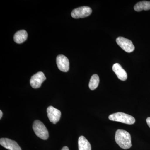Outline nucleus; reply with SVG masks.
I'll use <instances>...</instances> for the list:
<instances>
[{
    "label": "nucleus",
    "mask_w": 150,
    "mask_h": 150,
    "mask_svg": "<svg viewBox=\"0 0 150 150\" xmlns=\"http://www.w3.org/2000/svg\"><path fill=\"white\" fill-rule=\"evenodd\" d=\"M115 141L118 146L123 149H128L132 146L131 136L125 130H117L115 133Z\"/></svg>",
    "instance_id": "nucleus-1"
},
{
    "label": "nucleus",
    "mask_w": 150,
    "mask_h": 150,
    "mask_svg": "<svg viewBox=\"0 0 150 150\" xmlns=\"http://www.w3.org/2000/svg\"><path fill=\"white\" fill-rule=\"evenodd\" d=\"M108 118L111 121H117L129 125L134 124L136 121L135 118L133 116L121 112L111 114L109 115Z\"/></svg>",
    "instance_id": "nucleus-2"
},
{
    "label": "nucleus",
    "mask_w": 150,
    "mask_h": 150,
    "mask_svg": "<svg viewBox=\"0 0 150 150\" xmlns=\"http://www.w3.org/2000/svg\"><path fill=\"white\" fill-rule=\"evenodd\" d=\"M33 129L35 135L42 139L46 140L48 139L49 134L47 128L41 121L36 120L34 121L33 126Z\"/></svg>",
    "instance_id": "nucleus-3"
},
{
    "label": "nucleus",
    "mask_w": 150,
    "mask_h": 150,
    "mask_svg": "<svg viewBox=\"0 0 150 150\" xmlns=\"http://www.w3.org/2000/svg\"><path fill=\"white\" fill-rule=\"evenodd\" d=\"M92 12V10L89 7L82 6L73 10L71 15L74 18H84L89 16Z\"/></svg>",
    "instance_id": "nucleus-4"
},
{
    "label": "nucleus",
    "mask_w": 150,
    "mask_h": 150,
    "mask_svg": "<svg viewBox=\"0 0 150 150\" xmlns=\"http://www.w3.org/2000/svg\"><path fill=\"white\" fill-rule=\"evenodd\" d=\"M116 41L118 46L127 53H131L135 49V46L132 41L125 38H117Z\"/></svg>",
    "instance_id": "nucleus-5"
},
{
    "label": "nucleus",
    "mask_w": 150,
    "mask_h": 150,
    "mask_svg": "<svg viewBox=\"0 0 150 150\" xmlns=\"http://www.w3.org/2000/svg\"><path fill=\"white\" fill-rule=\"evenodd\" d=\"M46 80L44 74L42 72H38L31 77L30 79V86L33 88H39Z\"/></svg>",
    "instance_id": "nucleus-6"
},
{
    "label": "nucleus",
    "mask_w": 150,
    "mask_h": 150,
    "mask_svg": "<svg viewBox=\"0 0 150 150\" xmlns=\"http://www.w3.org/2000/svg\"><path fill=\"white\" fill-rule=\"evenodd\" d=\"M56 64L60 71L67 72L69 70V62L66 56L59 55L56 58Z\"/></svg>",
    "instance_id": "nucleus-7"
},
{
    "label": "nucleus",
    "mask_w": 150,
    "mask_h": 150,
    "mask_svg": "<svg viewBox=\"0 0 150 150\" xmlns=\"http://www.w3.org/2000/svg\"><path fill=\"white\" fill-rule=\"evenodd\" d=\"M47 115L51 123L56 124L60 120L61 112L58 109L52 106H49L47 109Z\"/></svg>",
    "instance_id": "nucleus-8"
},
{
    "label": "nucleus",
    "mask_w": 150,
    "mask_h": 150,
    "mask_svg": "<svg viewBox=\"0 0 150 150\" xmlns=\"http://www.w3.org/2000/svg\"><path fill=\"white\" fill-rule=\"evenodd\" d=\"M0 144L8 150H21V148L15 141L7 138L1 139Z\"/></svg>",
    "instance_id": "nucleus-9"
},
{
    "label": "nucleus",
    "mask_w": 150,
    "mask_h": 150,
    "mask_svg": "<svg viewBox=\"0 0 150 150\" xmlns=\"http://www.w3.org/2000/svg\"><path fill=\"white\" fill-rule=\"evenodd\" d=\"M112 69L119 79L122 81L126 80L127 79V73L120 64L118 63L114 64L112 66Z\"/></svg>",
    "instance_id": "nucleus-10"
},
{
    "label": "nucleus",
    "mask_w": 150,
    "mask_h": 150,
    "mask_svg": "<svg viewBox=\"0 0 150 150\" xmlns=\"http://www.w3.org/2000/svg\"><path fill=\"white\" fill-rule=\"evenodd\" d=\"M27 38V32L24 30H22L18 31L15 34L14 36V40L16 43L20 44L25 41Z\"/></svg>",
    "instance_id": "nucleus-11"
},
{
    "label": "nucleus",
    "mask_w": 150,
    "mask_h": 150,
    "mask_svg": "<svg viewBox=\"0 0 150 150\" xmlns=\"http://www.w3.org/2000/svg\"><path fill=\"white\" fill-rule=\"evenodd\" d=\"M79 150H91V145L83 136H81L78 141Z\"/></svg>",
    "instance_id": "nucleus-12"
},
{
    "label": "nucleus",
    "mask_w": 150,
    "mask_h": 150,
    "mask_svg": "<svg viewBox=\"0 0 150 150\" xmlns=\"http://www.w3.org/2000/svg\"><path fill=\"white\" fill-rule=\"evenodd\" d=\"M134 9L136 11L140 12L143 10H150V1H142L137 3L134 7Z\"/></svg>",
    "instance_id": "nucleus-13"
},
{
    "label": "nucleus",
    "mask_w": 150,
    "mask_h": 150,
    "mask_svg": "<svg viewBox=\"0 0 150 150\" xmlns=\"http://www.w3.org/2000/svg\"><path fill=\"white\" fill-rule=\"evenodd\" d=\"M99 78L98 75L94 74L92 76L89 83V87L91 90L96 89L99 83Z\"/></svg>",
    "instance_id": "nucleus-14"
},
{
    "label": "nucleus",
    "mask_w": 150,
    "mask_h": 150,
    "mask_svg": "<svg viewBox=\"0 0 150 150\" xmlns=\"http://www.w3.org/2000/svg\"><path fill=\"white\" fill-rule=\"evenodd\" d=\"M146 122L148 126L150 128V117H148L146 119Z\"/></svg>",
    "instance_id": "nucleus-15"
},
{
    "label": "nucleus",
    "mask_w": 150,
    "mask_h": 150,
    "mask_svg": "<svg viewBox=\"0 0 150 150\" xmlns=\"http://www.w3.org/2000/svg\"><path fill=\"white\" fill-rule=\"evenodd\" d=\"M62 150H69V148L67 146H64L63 148V149H62Z\"/></svg>",
    "instance_id": "nucleus-16"
},
{
    "label": "nucleus",
    "mask_w": 150,
    "mask_h": 150,
    "mask_svg": "<svg viewBox=\"0 0 150 150\" xmlns=\"http://www.w3.org/2000/svg\"><path fill=\"white\" fill-rule=\"evenodd\" d=\"M3 115V112H2L1 110H0V118H1L2 117Z\"/></svg>",
    "instance_id": "nucleus-17"
}]
</instances>
